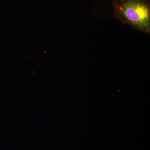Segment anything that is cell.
Masks as SVG:
<instances>
[{
  "label": "cell",
  "mask_w": 150,
  "mask_h": 150,
  "mask_svg": "<svg viewBox=\"0 0 150 150\" xmlns=\"http://www.w3.org/2000/svg\"><path fill=\"white\" fill-rule=\"evenodd\" d=\"M114 18L134 30L150 33V0H112Z\"/></svg>",
  "instance_id": "obj_1"
}]
</instances>
